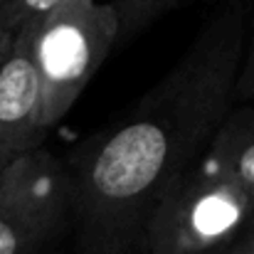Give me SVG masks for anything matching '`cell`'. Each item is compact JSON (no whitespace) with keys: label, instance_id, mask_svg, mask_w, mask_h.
<instances>
[{"label":"cell","instance_id":"6da1fadb","mask_svg":"<svg viewBox=\"0 0 254 254\" xmlns=\"http://www.w3.org/2000/svg\"><path fill=\"white\" fill-rule=\"evenodd\" d=\"M247 30V0H225L163 79L74 148V254H138L153 210L235 106Z\"/></svg>","mask_w":254,"mask_h":254},{"label":"cell","instance_id":"7a4b0ae2","mask_svg":"<svg viewBox=\"0 0 254 254\" xmlns=\"http://www.w3.org/2000/svg\"><path fill=\"white\" fill-rule=\"evenodd\" d=\"M254 215V192L207 153L153 210L138 254H222Z\"/></svg>","mask_w":254,"mask_h":254},{"label":"cell","instance_id":"3957f363","mask_svg":"<svg viewBox=\"0 0 254 254\" xmlns=\"http://www.w3.org/2000/svg\"><path fill=\"white\" fill-rule=\"evenodd\" d=\"M32 57L42 86V119L52 131L77 104L91 77L119 47V17L111 2L62 0L30 20Z\"/></svg>","mask_w":254,"mask_h":254},{"label":"cell","instance_id":"277c9868","mask_svg":"<svg viewBox=\"0 0 254 254\" xmlns=\"http://www.w3.org/2000/svg\"><path fill=\"white\" fill-rule=\"evenodd\" d=\"M74 222L69 163L35 148L0 170V254H40Z\"/></svg>","mask_w":254,"mask_h":254},{"label":"cell","instance_id":"5b68a950","mask_svg":"<svg viewBox=\"0 0 254 254\" xmlns=\"http://www.w3.org/2000/svg\"><path fill=\"white\" fill-rule=\"evenodd\" d=\"M42 86L32 57V27H17L0 67V170L42 148L50 128L42 119Z\"/></svg>","mask_w":254,"mask_h":254},{"label":"cell","instance_id":"8992f818","mask_svg":"<svg viewBox=\"0 0 254 254\" xmlns=\"http://www.w3.org/2000/svg\"><path fill=\"white\" fill-rule=\"evenodd\" d=\"M207 158L254 192V109H230L207 148Z\"/></svg>","mask_w":254,"mask_h":254},{"label":"cell","instance_id":"52a82bcc","mask_svg":"<svg viewBox=\"0 0 254 254\" xmlns=\"http://www.w3.org/2000/svg\"><path fill=\"white\" fill-rule=\"evenodd\" d=\"M119 17V45L131 42L153 22L166 17L188 0H109Z\"/></svg>","mask_w":254,"mask_h":254},{"label":"cell","instance_id":"ba28073f","mask_svg":"<svg viewBox=\"0 0 254 254\" xmlns=\"http://www.w3.org/2000/svg\"><path fill=\"white\" fill-rule=\"evenodd\" d=\"M62 0H0L7 20L12 22V27H22L30 20L42 17L45 12H50L55 5H60Z\"/></svg>","mask_w":254,"mask_h":254},{"label":"cell","instance_id":"9c48e42d","mask_svg":"<svg viewBox=\"0 0 254 254\" xmlns=\"http://www.w3.org/2000/svg\"><path fill=\"white\" fill-rule=\"evenodd\" d=\"M254 99V17L247 30V45H245V57L242 67L237 74V86H235V104H247Z\"/></svg>","mask_w":254,"mask_h":254},{"label":"cell","instance_id":"30bf717a","mask_svg":"<svg viewBox=\"0 0 254 254\" xmlns=\"http://www.w3.org/2000/svg\"><path fill=\"white\" fill-rule=\"evenodd\" d=\"M15 32H17V30L12 27V22L7 20V15H5V10H2V5H0V67H2V62H5L10 47H12Z\"/></svg>","mask_w":254,"mask_h":254},{"label":"cell","instance_id":"8fae6325","mask_svg":"<svg viewBox=\"0 0 254 254\" xmlns=\"http://www.w3.org/2000/svg\"><path fill=\"white\" fill-rule=\"evenodd\" d=\"M222 254H254V227H247Z\"/></svg>","mask_w":254,"mask_h":254}]
</instances>
